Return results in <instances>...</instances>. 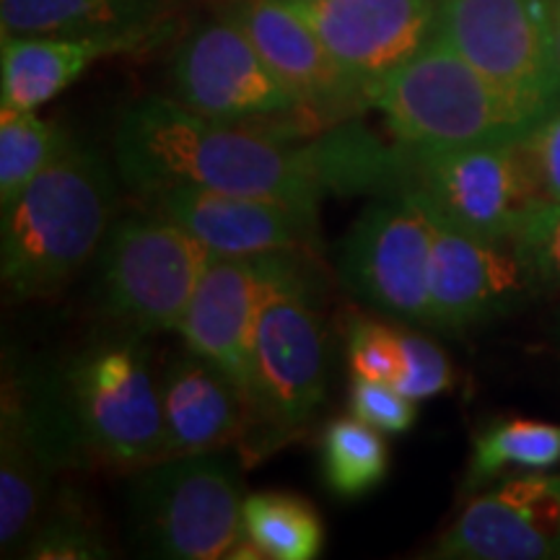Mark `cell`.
I'll list each match as a JSON object with an SVG mask.
<instances>
[{"mask_svg":"<svg viewBox=\"0 0 560 560\" xmlns=\"http://www.w3.org/2000/svg\"><path fill=\"white\" fill-rule=\"evenodd\" d=\"M115 166L140 198L195 185L319 213L330 192L350 195L342 125L312 143L293 145L291 138L206 120L174 96H145L122 112L115 128Z\"/></svg>","mask_w":560,"mask_h":560,"instance_id":"cell-1","label":"cell"},{"mask_svg":"<svg viewBox=\"0 0 560 560\" xmlns=\"http://www.w3.org/2000/svg\"><path fill=\"white\" fill-rule=\"evenodd\" d=\"M117 166L75 143L3 206L0 278L13 301L50 299L100 255L117 219Z\"/></svg>","mask_w":560,"mask_h":560,"instance_id":"cell-2","label":"cell"},{"mask_svg":"<svg viewBox=\"0 0 560 560\" xmlns=\"http://www.w3.org/2000/svg\"><path fill=\"white\" fill-rule=\"evenodd\" d=\"M327 389V340L314 310L301 252H291L265 293L249 346V423L240 450L247 465L301 436Z\"/></svg>","mask_w":560,"mask_h":560,"instance_id":"cell-3","label":"cell"},{"mask_svg":"<svg viewBox=\"0 0 560 560\" xmlns=\"http://www.w3.org/2000/svg\"><path fill=\"white\" fill-rule=\"evenodd\" d=\"M371 107L397 143L412 149L516 140L550 115L495 86L439 32L371 89Z\"/></svg>","mask_w":560,"mask_h":560,"instance_id":"cell-4","label":"cell"},{"mask_svg":"<svg viewBox=\"0 0 560 560\" xmlns=\"http://www.w3.org/2000/svg\"><path fill=\"white\" fill-rule=\"evenodd\" d=\"M81 465L136 472L164 457L161 384L143 335L96 340L60 366Z\"/></svg>","mask_w":560,"mask_h":560,"instance_id":"cell-5","label":"cell"},{"mask_svg":"<svg viewBox=\"0 0 560 560\" xmlns=\"http://www.w3.org/2000/svg\"><path fill=\"white\" fill-rule=\"evenodd\" d=\"M81 465L60 369L21 359L3 361L0 387V550L24 552L34 527L50 506L58 472Z\"/></svg>","mask_w":560,"mask_h":560,"instance_id":"cell-6","label":"cell"},{"mask_svg":"<svg viewBox=\"0 0 560 560\" xmlns=\"http://www.w3.org/2000/svg\"><path fill=\"white\" fill-rule=\"evenodd\" d=\"M444 226L482 240H511L545 192L524 138L457 149L397 143V190Z\"/></svg>","mask_w":560,"mask_h":560,"instance_id":"cell-7","label":"cell"},{"mask_svg":"<svg viewBox=\"0 0 560 560\" xmlns=\"http://www.w3.org/2000/svg\"><path fill=\"white\" fill-rule=\"evenodd\" d=\"M240 470L219 452L161 457L136 470L130 524L140 550L166 560L231 558L244 532Z\"/></svg>","mask_w":560,"mask_h":560,"instance_id":"cell-8","label":"cell"},{"mask_svg":"<svg viewBox=\"0 0 560 560\" xmlns=\"http://www.w3.org/2000/svg\"><path fill=\"white\" fill-rule=\"evenodd\" d=\"M170 79L174 100L206 120L278 138L325 130L272 73L247 34L223 16L195 26L179 42Z\"/></svg>","mask_w":560,"mask_h":560,"instance_id":"cell-9","label":"cell"},{"mask_svg":"<svg viewBox=\"0 0 560 560\" xmlns=\"http://www.w3.org/2000/svg\"><path fill=\"white\" fill-rule=\"evenodd\" d=\"M96 304L120 330H179L202 272L213 260L190 231L145 210L112 223L100 255Z\"/></svg>","mask_w":560,"mask_h":560,"instance_id":"cell-10","label":"cell"},{"mask_svg":"<svg viewBox=\"0 0 560 560\" xmlns=\"http://www.w3.org/2000/svg\"><path fill=\"white\" fill-rule=\"evenodd\" d=\"M436 219L410 195H382L338 247V278L371 310L431 327V262Z\"/></svg>","mask_w":560,"mask_h":560,"instance_id":"cell-11","label":"cell"},{"mask_svg":"<svg viewBox=\"0 0 560 560\" xmlns=\"http://www.w3.org/2000/svg\"><path fill=\"white\" fill-rule=\"evenodd\" d=\"M436 32L516 100L560 107L552 0H439Z\"/></svg>","mask_w":560,"mask_h":560,"instance_id":"cell-12","label":"cell"},{"mask_svg":"<svg viewBox=\"0 0 560 560\" xmlns=\"http://www.w3.org/2000/svg\"><path fill=\"white\" fill-rule=\"evenodd\" d=\"M429 558H560V472H522L478 493L439 537Z\"/></svg>","mask_w":560,"mask_h":560,"instance_id":"cell-13","label":"cell"},{"mask_svg":"<svg viewBox=\"0 0 560 560\" xmlns=\"http://www.w3.org/2000/svg\"><path fill=\"white\" fill-rule=\"evenodd\" d=\"M219 16L247 34L272 73L325 128L371 107L369 91L346 73L317 32L283 0H223Z\"/></svg>","mask_w":560,"mask_h":560,"instance_id":"cell-14","label":"cell"},{"mask_svg":"<svg viewBox=\"0 0 560 560\" xmlns=\"http://www.w3.org/2000/svg\"><path fill=\"white\" fill-rule=\"evenodd\" d=\"M540 291L511 240H482L436 221L431 327L462 332L514 312Z\"/></svg>","mask_w":560,"mask_h":560,"instance_id":"cell-15","label":"cell"},{"mask_svg":"<svg viewBox=\"0 0 560 560\" xmlns=\"http://www.w3.org/2000/svg\"><path fill=\"white\" fill-rule=\"evenodd\" d=\"M369 91L436 34L439 0H283Z\"/></svg>","mask_w":560,"mask_h":560,"instance_id":"cell-16","label":"cell"},{"mask_svg":"<svg viewBox=\"0 0 560 560\" xmlns=\"http://www.w3.org/2000/svg\"><path fill=\"white\" fill-rule=\"evenodd\" d=\"M153 213L190 231L213 255L249 257L301 252L317 240L319 213L252 195L179 185L143 198Z\"/></svg>","mask_w":560,"mask_h":560,"instance_id":"cell-17","label":"cell"},{"mask_svg":"<svg viewBox=\"0 0 560 560\" xmlns=\"http://www.w3.org/2000/svg\"><path fill=\"white\" fill-rule=\"evenodd\" d=\"M289 255L291 252L249 257L213 255L179 325L185 346L219 363L244 395L257 314Z\"/></svg>","mask_w":560,"mask_h":560,"instance_id":"cell-18","label":"cell"},{"mask_svg":"<svg viewBox=\"0 0 560 560\" xmlns=\"http://www.w3.org/2000/svg\"><path fill=\"white\" fill-rule=\"evenodd\" d=\"M159 384L164 457L242 444L249 423L247 395L219 363L185 346L166 361Z\"/></svg>","mask_w":560,"mask_h":560,"instance_id":"cell-19","label":"cell"},{"mask_svg":"<svg viewBox=\"0 0 560 560\" xmlns=\"http://www.w3.org/2000/svg\"><path fill=\"white\" fill-rule=\"evenodd\" d=\"M172 0H0L3 34L104 39L138 50L166 26Z\"/></svg>","mask_w":560,"mask_h":560,"instance_id":"cell-20","label":"cell"},{"mask_svg":"<svg viewBox=\"0 0 560 560\" xmlns=\"http://www.w3.org/2000/svg\"><path fill=\"white\" fill-rule=\"evenodd\" d=\"M125 52L104 39L3 34L0 39V109L37 112L70 83L86 73L91 62Z\"/></svg>","mask_w":560,"mask_h":560,"instance_id":"cell-21","label":"cell"},{"mask_svg":"<svg viewBox=\"0 0 560 560\" xmlns=\"http://www.w3.org/2000/svg\"><path fill=\"white\" fill-rule=\"evenodd\" d=\"M560 465V425L542 420L506 418L490 423L472 441L467 488L499 478L501 472H545Z\"/></svg>","mask_w":560,"mask_h":560,"instance_id":"cell-22","label":"cell"},{"mask_svg":"<svg viewBox=\"0 0 560 560\" xmlns=\"http://www.w3.org/2000/svg\"><path fill=\"white\" fill-rule=\"evenodd\" d=\"M244 532L262 558L312 560L325 548L317 509L293 493H255L244 501Z\"/></svg>","mask_w":560,"mask_h":560,"instance_id":"cell-23","label":"cell"},{"mask_svg":"<svg viewBox=\"0 0 560 560\" xmlns=\"http://www.w3.org/2000/svg\"><path fill=\"white\" fill-rule=\"evenodd\" d=\"M322 478L340 499H361L387 480L389 446L355 416L335 418L319 439Z\"/></svg>","mask_w":560,"mask_h":560,"instance_id":"cell-24","label":"cell"},{"mask_svg":"<svg viewBox=\"0 0 560 560\" xmlns=\"http://www.w3.org/2000/svg\"><path fill=\"white\" fill-rule=\"evenodd\" d=\"M75 140L37 112L0 109V206L73 149Z\"/></svg>","mask_w":560,"mask_h":560,"instance_id":"cell-25","label":"cell"},{"mask_svg":"<svg viewBox=\"0 0 560 560\" xmlns=\"http://www.w3.org/2000/svg\"><path fill=\"white\" fill-rule=\"evenodd\" d=\"M109 556L94 509L73 490L55 495L21 552V558L32 560H102Z\"/></svg>","mask_w":560,"mask_h":560,"instance_id":"cell-26","label":"cell"},{"mask_svg":"<svg viewBox=\"0 0 560 560\" xmlns=\"http://www.w3.org/2000/svg\"><path fill=\"white\" fill-rule=\"evenodd\" d=\"M346 355L353 376L392 384L402 369L400 330L355 314L346 325Z\"/></svg>","mask_w":560,"mask_h":560,"instance_id":"cell-27","label":"cell"},{"mask_svg":"<svg viewBox=\"0 0 560 560\" xmlns=\"http://www.w3.org/2000/svg\"><path fill=\"white\" fill-rule=\"evenodd\" d=\"M540 291H560V202L545 200L511 236Z\"/></svg>","mask_w":560,"mask_h":560,"instance_id":"cell-28","label":"cell"},{"mask_svg":"<svg viewBox=\"0 0 560 560\" xmlns=\"http://www.w3.org/2000/svg\"><path fill=\"white\" fill-rule=\"evenodd\" d=\"M402 346V369L392 382L410 400L423 402L441 392L452 389L454 369L450 355L436 342L412 330H400Z\"/></svg>","mask_w":560,"mask_h":560,"instance_id":"cell-29","label":"cell"},{"mask_svg":"<svg viewBox=\"0 0 560 560\" xmlns=\"http://www.w3.org/2000/svg\"><path fill=\"white\" fill-rule=\"evenodd\" d=\"M348 405L350 416H355L382 433L410 431L418 416V402L402 395L395 384L359 380V376H353V384H350Z\"/></svg>","mask_w":560,"mask_h":560,"instance_id":"cell-30","label":"cell"},{"mask_svg":"<svg viewBox=\"0 0 560 560\" xmlns=\"http://www.w3.org/2000/svg\"><path fill=\"white\" fill-rule=\"evenodd\" d=\"M524 143H527L532 164L540 177L545 198L560 202V107L542 117L524 136Z\"/></svg>","mask_w":560,"mask_h":560,"instance_id":"cell-31","label":"cell"},{"mask_svg":"<svg viewBox=\"0 0 560 560\" xmlns=\"http://www.w3.org/2000/svg\"><path fill=\"white\" fill-rule=\"evenodd\" d=\"M552 30H556V45L560 58V0H552Z\"/></svg>","mask_w":560,"mask_h":560,"instance_id":"cell-32","label":"cell"}]
</instances>
